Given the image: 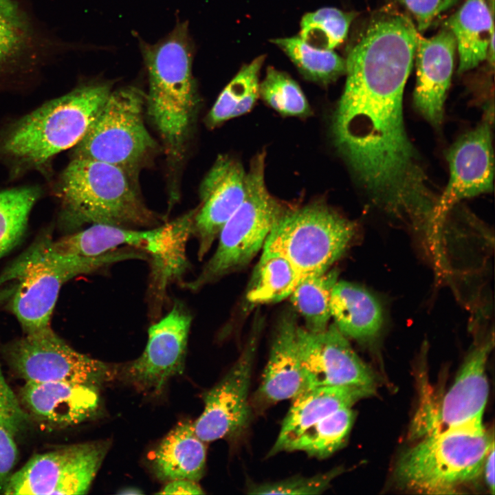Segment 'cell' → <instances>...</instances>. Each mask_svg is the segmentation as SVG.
<instances>
[{"label": "cell", "mask_w": 495, "mask_h": 495, "mask_svg": "<svg viewBox=\"0 0 495 495\" xmlns=\"http://www.w3.org/2000/svg\"><path fill=\"white\" fill-rule=\"evenodd\" d=\"M418 32L406 15L384 10L373 17L346 61V79L332 131L368 151H386L408 139L403 96Z\"/></svg>", "instance_id": "1"}, {"label": "cell", "mask_w": 495, "mask_h": 495, "mask_svg": "<svg viewBox=\"0 0 495 495\" xmlns=\"http://www.w3.org/2000/svg\"><path fill=\"white\" fill-rule=\"evenodd\" d=\"M111 89L106 83L81 85L12 122L0 133V160L15 173L49 164L82 139Z\"/></svg>", "instance_id": "2"}, {"label": "cell", "mask_w": 495, "mask_h": 495, "mask_svg": "<svg viewBox=\"0 0 495 495\" xmlns=\"http://www.w3.org/2000/svg\"><path fill=\"white\" fill-rule=\"evenodd\" d=\"M52 241L39 239L0 276V285L16 280L11 307L25 334L51 327L60 289L69 280L119 262L148 260L144 252L126 246L95 256L63 254L53 250Z\"/></svg>", "instance_id": "3"}, {"label": "cell", "mask_w": 495, "mask_h": 495, "mask_svg": "<svg viewBox=\"0 0 495 495\" xmlns=\"http://www.w3.org/2000/svg\"><path fill=\"white\" fill-rule=\"evenodd\" d=\"M127 173L104 162L72 158L56 186L68 226L106 224L130 228L159 226L157 216L143 204Z\"/></svg>", "instance_id": "4"}, {"label": "cell", "mask_w": 495, "mask_h": 495, "mask_svg": "<svg viewBox=\"0 0 495 495\" xmlns=\"http://www.w3.org/2000/svg\"><path fill=\"white\" fill-rule=\"evenodd\" d=\"M148 76V112L171 154L181 150L194 116L193 48L186 22L154 44L140 43Z\"/></svg>", "instance_id": "5"}, {"label": "cell", "mask_w": 495, "mask_h": 495, "mask_svg": "<svg viewBox=\"0 0 495 495\" xmlns=\"http://www.w3.org/2000/svg\"><path fill=\"white\" fill-rule=\"evenodd\" d=\"M197 210L164 225L137 230L106 224H91L80 232L56 240V250L65 254L95 256L120 247L144 252L151 275L148 293L162 298L168 286L180 280L189 267L186 245L192 232Z\"/></svg>", "instance_id": "6"}, {"label": "cell", "mask_w": 495, "mask_h": 495, "mask_svg": "<svg viewBox=\"0 0 495 495\" xmlns=\"http://www.w3.org/2000/svg\"><path fill=\"white\" fill-rule=\"evenodd\" d=\"M494 443L483 424L428 434L399 457L397 481L419 493H451L478 476Z\"/></svg>", "instance_id": "7"}, {"label": "cell", "mask_w": 495, "mask_h": 495, "mask_svg": "<svg viewBox=\"0 0 495 495\" xmlns=\"http://www.w3.org/2000/svg\"><path fill=\"white\" fill-rule=\"evenodd\" d=\"M265 162L264 151L252 160L241 204L221 228L213 255L195 279L182 284L183 287L198 291L248 264L263 248L274 226L288 210L267 188Z\"/></svg>", "instance_id": "8"}, {"label": "cell", "mask_w": 495, "mask_h": 495, "mask_svg": "<svg viewBox=\"0 0 495 495\" xmlns=\"http://www.w3.org/2000/svg\"><path fill=\"white\" fill-rule=\"evenodd\" d=\"M355 226L324 204L288 210L270 231L263 250L285 257L301 278L328 270L345 252Z\"/></svg>", "instance_id": "9"}, {"label": "cell", "mask_w": 495, "mask_h": 495, "mask_svg": "<svg viewBox=\"0 0 495 495\" xmlns=\"http://www.w3.org/2000/svg\"><path fill=\"white\" fill-rule=\"evenodd\" d=\"M145 101L144 94L134 87L111 91L74 146L73 158L104 162L127 172L139 165L155 146L144 122Z\"/></svg>", "instance_id": "10"}, {"label": "cell", "mask_w": 495, "mask_h": 495, "mask_svg": "<svg viewBox=\"0 0 495 495\" xmlns=\"http://www.w3.org/2000/svg\"><path fill=\"white\" fill-rule=\"evenodd\" d=\"M6 353L11 368L25 382H65L98 389L115 374L110 364L76 351L52 327L25 334Z\"/></svg>", "instance_id": "11"}, {"label": "cell", "mask_w": 495, "mask_h": 495, "mask_svg": "<svg viewBox=\"0 0 495 495\" xmlns=\"http://www.w3.org/2000/svg\"><path fill=\"white\" fill-rule=\"evenodd\" d=\"M97 441L37 454L12 473L3 494L77 495L89 491L109 448Z\"/></svg>", "instance_id": "12"}, {"label": "cell", "mask_w": 495, "mask_h": 495, "mask_svg": "<svg viewBox=\"0 0 495 495\" xmlns=\"http://www.w3.org/2000/svg\"><path fill=\"white\" fill-rule=\"evenodd\" d=\"M254 331L235 363L204 397V408L192 423L204 442L236 438L246 428L250 418L249 391L258 342Z\"/></svg>", "instance_id": "13"}, {"label": "cell", "mask_w": 495, "mask_h": 495, "mask_svg": "<svg viewBox=\"0 0 495 495\" xmlns=\"http://www.w3.org/2000/svg\"><path fill=\"white\" fill-rule=\"evenodd\" d=\"M192 316L185 305L175 301L168 313L148 329L142 355L123 368L124 378L137 388L160 392L184 368Z\"/></svg>", "instance_id": "14"}, {"label": "cell", "mask_w": 495, "mask_h": 495, "mask_svg": "<svg viewBox=\"0 0 495 495\" xmlns=\"http://www.w3.org/2000/svg\"><path fill=\"white\" fill-rule=\"evenodd\" d=\"M296 337L307 388L325 386H354L375 389L376 377L331 324L321 332L298 326Z\"/></svg>", "instance_id": "15"}, {"label": "cell", "mask_w": 495, "mask_h": 495, "mask_svg": "<svg viewBox=\"0 0 495 495\" xmlns=\"http://www.w3.org/2000/svg\"><path fill=\"white\" fill-rule=\"evenodd\" d=\"M492 138L490 122L483 121L460 137L450 148L447 155L449 180L434 210V221L438 228L459 201L492 190Z\"/></svg>", "instance_id": "16"}, {"label": "cell", "mask_w": 495, "mask_h": 495, "mask_svg": "<svg viewBox=\"0 0 495 495\" xmlns=\"http://www.w3.org/2000/svg\"><path fill=\"white\" fill-rule=\"evenodd\" d=\"M246 172L241 163L220 155L200 186L201 206L194 217L192 232L198 241L199 260L205 256L245 193Z\"/></svg>", "instance_id": "17"}, {"label": "cell", "mask_w": 495, "mask_h": 495, "mask_svg": "<svg viewBox=\"0 0 495 495\" xmlns=\"http://www.w3.org/2000/svg\"><path fill=\"white\" fill-rule=\"evenodd\" d=\"M492 346L490 339L468 355L439 408L428 413L424 436L450 428L483 424L489 395L485 366Z\"/></svg>", "instance_id": "18"}, {"label": "cell", "mask_w": 495, "mask_h": 495, "mask_svg": "<svg viewBox=\"0 0 495 495\" xmlns=\"http://www.w3.org/2000/svg\"><path fill=\"white\" fill-rule=\"evenodd\" d=\"M456 48L454 35L445 25L430 38L418 33L415 53L417 79L413 102L423 117L434 126H438L443 119Z\"/></svg>", "instance_id": "19"}, {"label": "cell", "mask_w": 495, "mask_h": 495, "mask_svg": "<svg viewBox=\"0 0 495 495\" xmlns=\"http://www.w3.org/2000/svg\"><path fill=\"white\" fill-rule=\"evenodd\" d=\"M51 46L16 0H0V83L34 72Z\"/></svg>", "instance_id": "20"}, {"label": "cell", "mask_w": 495, "mask_h": 495, "mask_svg": "<svg viewBox=\"0 0 495 495\" xmlns=\"http://www.w3.org/2000/svg\"><path fill=\"white\" fill-rule=\"evenodd\" d=\"M98 388L65 382H25L20 402L45 424L67 427L90 417L98 406Z\"/></svg>", "instance_id": "21"}, {"label": "cell", "mask_w": 495, "mask_h": 495, "mask_svg": "<svg viewBox=\"0 0 495 495\" xmlns=\"http://www.w3.org/2000/svg\"><path fill=\"white\" fill-rule=\"evenodd\" d=\"M375 388L354 386H325L310 388L292 399L277 439L269 452L272 456L285 448L306 428L359 400L373 395Z\"/></svg>", "instance_id": "22"}, {"label": "cell", "mask_w": 495, "mask_h": 495, "mask_svg": "<svg viewBox=\"0 0 495 495\" xmlns=\"http://www.w3.org/2000/svg\"><path fill=\"white\" fill-rule=\"evenodd\" d=\"M296 324L291 314L280 320L258 393L263 402L293 399L307 388L296 337Z\"/></svg>", "instance_id": "23"}, {"label": "cell", "mask_w": 495, "mask_h": 495, "mask_svg": "<svg viewBox=\"0 0 495 495\" xmlns=\"http://www.w3.org/2000/svg\"><path fill=\"white\" fill-rule=\"evenodd\" d=\"M494 0H466L444 23L454 35L459 56V72L485 59L494 65Z\"/></svg>", "instance_id": "24"}, {"label": "cell", "mask_w": 495, "mask_h": 495, "mask_svg": "<svg viewBox=\"0 0 495 495\" xmlns=\"http://www.w3.org/2000/svg\"><path fill=\"white\" fill-rule=\"evenodd\" d=\"M331 316L345 337L362 343L375 340L384 325L378 300L366 289L346 281H337L333 288Z\"/></svg>", "instance_id": "25"}, {"label": "cell", "mask_w": 495, "mask_h": 495, "mask_svg": "<svg viewBox=\"0 0 495 495\" xmlns=\"http://www.w3.org/2000/svg\"><path fill=\"white\" fill-rule=\"evenodd\" d=\"M206 450L192 423L177 424L156 448L152 463L156 476L170 481L186 478L197 482L204 475Z\"/></svg>", "instance_id": "26"}, {"label": "cell", "mask_w": 495, "mask_h": 495, "mask_svg": "<svg viewBox=\"0 0 495 495\" xmlns=\"http://www.w3.org/2000/svg\"><path fill=\"white\" fill-rule=\"evenodd\" d=\"M301 277L283 255L263 250L249 285L247 299L252 303L277 302L289 297Z\"/></svg>", "instance_id": "27"}, {"label": "cell", "mask_w": 495, "mask_h": 495, "mask_svg": "<svg viewBox=\"0 0 495 495\" xmlns=\"http://www.w3.org/2000/svg\"><path fill=\"white\" fill-rule=\"evenodd\" d=\"M338 278V271L335 269L305 276L289 296L308 331L321 332L329 326L331 293Z\"/></svg>", "instance_id": "28"}, {"label": "cell", "mask_w": 495, "mask_h": 495, "mask_svg": "<svg viewBox=\"0 0 495 495\" xmlns=\"http://www.w3.org/2000/svg\"><path fill=\"white\" fill-rule=\"evenodd\" d=\"M354 419L351 408L339 410L306 428L284 451H301L320 459L327 458L344 444Z\"/></svg>", "instance_id": "29"}, {"label": "cell", "mask_w": 495, "mask_h": 495, "mask_svg": "<svg viewBox=\"0 0 495 495\" xmlns=\"http://www.w3.org/2000/svg\"><path fill=\"white\" fill-rule=\"evenodd\" d=\"M300 72L307 79L328 84L345 74L346 61L333 50L314 47L299 36L274 38Z\"/></svg>", "instance_id": "30"}, {"label": "cell", "mask_w": 495, "mask_h": 495, "mask_svg": "<svg viewBox=\"0 0 495 495\" xmlns=\"http://www.w3.org/2000/svg\"><path fill=\"white\" fill-rule=\"evenodd\" d=\"M40 192L35 187L0 191V258L12 250L25 231L30 212Z\"/></svg>", "instance_id": "31"}, {"label": "cell", "mask_w": 495, "mask_h": 495, "mask_svg": "<svg viewBox=\"0 0 495 495\" xmlns=\"http://www.w3.org/2000/svg\"><path fill=\"white\" fill-rule=\"evenodd\" d=\"M355 16L335 8L307 13L302 18L298 36L314 47L333 50L345 40Z\"/></svg>", "instance_id": "32"}, {"label": "cell", "mask_w": 495, "mask_h": 495, "mask_svg": "<svg viewBox=\"0 0 495 495\" xmlns=\"http://www.w3.org/2000/svg\"><path fill=\"white\" fill-rule=\"evenodd\" d=\"M259 96L285 116L307 117L311 109L298 84L288 74L269 67L259 83Z\"/></svg>", "instance_id": "33"}, {"label": "cell", "mask_w": 495, "mask_h": 495, "mask_svg": "<svg viewBox=\"0 0 495 495\" xmlns=\"http://www.w3.org/2000/svg\"><path fill=\"white\" fill-rule=\"evenodd\" d=\"M264 59L261 56L243 66L226 86L208 116L211 126L232 118L236 107L243 98L251 94H259L258 77Z\"/></svg>", "instance_id": "34"}, {"label": "cell", "mask_w": 495, "mask_h": 495, "mask_svg": "<svg viewBox=\"0 0 495 495\" xmlns=\"http://www.w3.org/2000/svg\"><path fill=\"white\" fill-rule=\"evenodd\" d=\"M342 472L336 468L312 476H296L273 483L252 484L248 494H320L330 486L331 481Z\"/></svg>", "instance_id": "35"}, {"label": "cell", "mask_w": 495, "mask_h": 495, "mask_svg": "<svg viewBox=\"0 0 495 495\" xmlns=\"http://www.w3.org/2000/svg\"><path fill=\"white\" fill-rule=\"evenodd\" d=\"M28 420V414L7 383L0 366V426L15 436L26 427Z\"/></svg>", "instance_id": "36"}, {"label": "cell", "mask_w": 495, "mask_h": 495, "mask_svg": "<svg viewBox=\"0 0 495 495\" xmlns=\"http://www.w3.org/2000/svg\"><path fill=\"white\" fill-rule=\"evenodd\" d=\"M404 7L414 17L417 29H428L445 11L458 0H394Z\"/></svg>", "instance_id": "37"}, {"label": "cell", "mask_w": 495, "mask_h": 495, "mask_svg": "<svg viewBox=\"0 0 495 495\" xmlns=\"http://www.w3.org/2000/svg\"><path fill=\"white\" fill-rule=\"evenodd\" d=\"M14 437L10 432L0 426V494H3L19 458Z\"/></svg>", "instance_id": "38"}, {"label": "cell", "mask_w": 495, "mask_h": 495, "mask_svg": "<svg viewBox=\"0 0 495 495\" xmlns=\"http://www.w3.org/2000/svg\"><path fill=\"white\" fill-rule=\"evenodd\" d=\"M197 482L186 479H175L168 481V483L158 494H203L201 487Z\"/></svg>", "instance_id": "39"}, {"label": "cell", "mask_w": 495, "mask_h": 495, "mask_svg": "<svg viewBox=\"0 0 495 495\" xmlns=\"http://www.w3.org/2000/svg\"><path fill=\"white\" fill-rule=\"evenodd\" d=\"M483 468L488 487L492 493L494 494V443L486 456Z\"/></svg>", "instance_id": "40"}, {"label": "cell", "mask_w": 495, "mask_h": 495, "mask_svg": "<svg viewBox=\"0 0 495 495\" xmlns=\"http://www.w3.org/2000/svg\"><path fill=\"white\" fill-rule=\"evenodd\" d=\"M2 301H3V296H2V295L0 294V302H2Z\"/></svg>", "instance_id": "41"}]
</instances>
